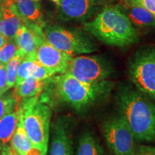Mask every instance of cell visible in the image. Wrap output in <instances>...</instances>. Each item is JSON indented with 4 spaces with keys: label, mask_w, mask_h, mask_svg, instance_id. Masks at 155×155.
I'll use <instances>...</instances> for the list:
<instances>
[{
    "label": "cell",
    "mask_w": 155,
    "mask_h": 155,
    "mask_svg": "<svg viewBox=\"0 0 155 155\" xmlns=\"http://www.w3.org/2000/svg\"><path fill=\"white\" fill-rule=\"evenodd\" d=\"M104 150L94 134L86 132L78 141L76 155H103Z\"/></svg>",
    "instance_id": "cell-19"
},
{
    "label": "cell",
    "mask_w": 155,
    "mask_h": 155,
    "mask_svg": "<svg viewBox=\"0 0 155 155\" xmlns=\"http://www.w3.org/2000/svg\"><path fill=\"white\" fill-rule=\"evenodd\" d=\"M133 155H155V147L149 145H137Z\"/></svg>",
    "instance_id": "cell-25"
},
{
    "label": "cell",
    "mask_w": 155,
    "mask_h": 155,
    "mask_svg": "<svg viewBox=\"0 0 155 155\" xmlns=\"http://www.w3.org/2000/svg\"><path fill=\"white\" fill-rule=\"evenodd\" d=\"M52 81L61 100L78 112L86 111L105 101L114 87V83L108 80L86 83L66 73L57 75Z\"/></svg>",
    "instance_id": "cell-3"
},
{
    "label": "cell",
    "mask_w": 155,
    "mask_h": 155,
    "mask_svg": "<svg viewBox=\"0 0 155 155\" xmlns=\"http://www.w3.org/2000/svg\"><path fill=\"white\" fill-rule=\"evenodd\" d=\"M122 1H124V2H127V1H132V0H122Z\"/></svg>",
    "instance_id": "cell-32"
},
{
    "label": "cell",
    "mask_w": 155,
    "mask_h": 155,
    "mask_svg": "<svg viewBox=\"0 0 155 155\" xmlns=\"http://www.w3.org/2000/svg\"><path fill=\"white\" fill-rule=\"evenodd\" d=\"M128 73L137 90L155 101V48L138 50L129 61Z\"/></svg>",
    "instance_id": "cell-6"
},
{
    "label": "cell",
    "mask_w": 155,
    "mask_h": 155,
    "mask_svg": "<svg viewBox=\"0 0 155 155\" xmlns=\"http://www.w3.org/2000/svg\"><path fill=\"white\" fill-rule=\"evenodd\" d=\"M51 1L54 2H55L56 4H58V2H60V0H51Z\"/></svg>",
    "instance_id": "cell-30"
},
{
    "label": "cell",
    "mask_w": 155,
    "mask_h": 155,
    "mask_svg": "<svg viewBox=\"0 0 155 155\" xmlns=\"http://www.w3.org/2000/svg\"><path fill=\"white\" fill-rule=\"evenodd\" d=\"M132 2L144 7L155 18V0H132Z\"/></svg>",
    "instance_id": "cell-27"
},
{
    "label": "cell",
    "mask_w": 155,
    "mask_h": 155,
    "mask_svg": "<svg viewBox=\"0 0 155 155\" xmlns=\"http://www.w3.org/2000/svg\"><path fill=\"white\" fill-rule=\"evenodd\" d=\"M2 155H19L12 148V147H9L8 145L4 147L1 150Z\"/></svg>",
    "instance_id": "cell-28"
},
{
    "label": "cell",
    "mask_w": 155,
    "mask_h": 155,
    "mask_svg": "<svg viewBox=\"0 0 155 155\" xmlns=\"http://www.w3.org/2000/svg\"><path fill=\"white\" fill-rule=\"evenodd\" d=\"M22 110L23 126L32 145L47 154L50 137L51 110L38 101V96L23 98L19 107Z\"/></svg>",
    "instance_id": "cell-4"
},
{
    "label": "cell",
    "mask_w": 155,
    "mask_h": 155,
    "mask_svg": "<svg viewBox=\"0 0 155 155\" xmlns=\"http://www.w3.org/2000/svg\"><path fill=\"white\" fill-rule=\"evenodd\" d=\"M6 42H7V39L4 37L2 32H0V49L3 47L4 45L6 43Z\"/></svg>",
    "instance_id": "cell-29"
},
{
    "label": "cell",
    "mask_w": 155,
    "mask_h": 155,
    "mask_svg": "<svg viewBox=\"0 0 155 155\" xmlns=\"http://www.w3.org/2000/svg\"><path fill=\"white\" fill-rule=\"evenodd\" d=\"M119 115L130 128L135 140L155 142V104L137 89L121 86L116 96Z\"/></svg>",
    "instance_id": "cell-1"
},
{
    "label": "cell",
    "mask_w": 155,
    "mask_h": 155,
    "mask_svg": "<svg viewBox=\"0 0 155 155\" xmlns=\"http://www.w3.org/2000/svg\"><path fill=\"white\" fill-rule=\"evenodd\" d=\"M34 1H35V2H38V1H39V0H34Z\"/></svg>",
    "instance_id": "cell-33"
},
{
    "label": "cell",
    "mask_w": 155,
    "mask_h": 155,
    "mask_svg": "<svg viewBox=\"0 0 155 155\" xmlns=\"http://www.w3.org/2000/svg\"><path fill=\"white\" fill-rule=\"evenodd\" d=\"M83 29L103 43L118 48L129 47L139 41V33L124 13L116 6H106Z\"/></svg>",
    "instance_id": "cell-2"
},
{
    "label": "cell",
    "mask_w": 155,
    "mask_h": 155,
    "mask_svg": "<svg viewBox=\"0 0 155 155\" xmlns=\"http://www.w3.org/2000/svg\"><path fill=\"white\" fill-rule=\"evenodd\" d=\"M7 86V71H6V65L0 64V95L5 94L8 90Z\"/></svg>",
    "instance_id": "cell-26"
},
{
    "label": "cell",
    "mask_w": 155,
    "mask_h": 155,
    "mask_svg": "<svg viewBox=\"0 0 155 155\" xmlns=\"http://www.w3.org/2000/svg\"><path fill=\"white\" fill-rule=\"evenodd\" d=\"M20 115L21 110L17 107L15 111L6 114L0 119V150L7 146L12 137Z\"/></svg>",
    "instance_id": "cell-16"
},
{
    "label": "cell",
    "mask_w": 155,
    "mask_h": 155,
    "mask_svg": "<svg viewBox=\"0 0 155 155\" xmlns=\"http://www.w3.org/2000/svg\"><path fill=\"white\" fill-rule=\"evenodd\" d=\"M2 16V5H0V18Z\"/></svg>",
    "instance_id": "cell-31"
},
{
    "label": "cell",
    "mask_w": 155,
    "mask_h": 155,
    "mask_svg": "<svg viewBox=\"0 0 155 155\" xmlns=\"http://www.w3.org/2000/svg\"><path fill=\"white\" fill-rule=\"evenodd\" d=\"M11 147L19 155H29L35 147L25 131L22 110L17 129L12 139Z\"/></svg>",
    "instance_id": "cell-17"
},
{
    "label": "cell",
    "mask_w": 155,
    "mask_h": 155,
    "mask_svg": "<svg viewBox=\"0 0 155 155\" xmlns=\"http://www.w3.org/2000/svg\"><path fill=\"white\" fill-rule=\"evenodd\" d=\"M25 55L20 51L19 49L17 50L16 54L13 57L9 63L6 65V71H7V86L8 88H12L15 86L16 82L17 71L20 63L22 62Z\"/></svg>",
    "instance_id": "cell-21"
},
{
    "label": "cell",
    "mask_w": 155,
    "mask_h": 155,
    "mask_svg": "<svg viewBox=\"0 0 155 155\" xmlns=\"http://www.w3.org/2000/svg\"><path fill=\"white\" fill-rule=\"evenodd\" d=\"M109 0H60L58 16L64 21L86 22L106 7Z\"/></svg>",
    "instance_id": "cell-9"
},
{
    "label": "cell",
    "mask_w": 155,
    "mask_h": 155,
    "mask_svg": "<svg viewBox=\"0 0 155 155\" xmlns=\"http://www.w3.org/2000/svg\"><path fill=\"white\" fill-rule=\"evenodd\" d=\"M17 50L18 48H17L14 39L7 40L3 47L0 49V62L1 63L5 65H7L12 58L14 57Z\"/></svg>",
    "instance_id": "cell-22"
},
{
    "label": "cell",
    "mask_w": 155,
    "mask_h": 155,
    "mask_svg": "<svg viewBox=\"0 0 155 155\" xmlns=\"http://www.w3.org/2000/svg\"><path fill=\"white\" fill-rule=\"evenodd\" d=\"M102 131L109 150L114 155H133L134 136L121 116L108 118L102 124Z\"/></svg>",
    "instance_id": "cell-8"
},
{
    "label": "cell",
    "mask_w": 155,
    "mask_h": 155,
    "mask_svg": "<svg viewBox=\"0 0 155 155\" xmlns=\"http://www.w3.org/2000/svg\"><path fill=\"white\" fill-rule=\"evenodd\" d=\"M23 21L17 12L14 0H5L2 4V16L0 18V32L8 40H13Z\"/></svg>",
    "instance_id": "cell-12"
},
{
    "label": "cell",
    "mask_w": 155,
    "mask_h": 155,
    "mask_svg": "<svg viewBox=\"0 0 155 155\" xmlns=\"http://www.w3.org/2000/svg\"><path fill=\"white\" fill-rule=\"evenodd\" d=\"M35 56L39 63L55 74L65 73L73 58L56 49L46 40L38 45Z\"/></svg>",
    "instance_id": "cell-10"
},
{
    "label": "cell",
    "mask_w": 155,
    "mask_h": 155,
    "mask_svg": "<svg viewBox=\"0 0 155 155\" xmlns=\"http://www.w3.org/2000/svg\"><path fill=\"white\" fill-rule=\"evenodd\" d=\"M114 73L111 63L97 55H81L72 58L65 73L86 83L106 81Z\"/></svg>",
    "instance_id": "cell-7"
},
{
    "label": "cell",
    "mask_w": 155,
    "mask_h": 155,
    "mask_svg": "<svg viewBox=\"0 0 155 155\" xmlns=\"http://www.w3.org/2000/svg\"><path fill=\"white\" fill-rule=\"evenodd\" d=\"M54 75H55V73L50 71L49 69H48L47 68L42 65L38 61L35 67L33 72H32V77H34L35 78L38 79V80L43 81L50 78V77H52Z\"/></svg>",
    "instance_id": "cell-24"
},
{
    "label": "cell",
    "mask_w": 155,
    "mask_h": 155,
    "mask_svg": "<svg viewBox=\"0 0 155 155\" xmlns=\"http://www.w3.org/2000/svg\"><path fill=\"white\" fill-rule=\"evenodd\" d=\"M48 79L40 81L30 77L22 81L19 86H15V95L16 98H30L37 97L41 94L45 87L47 86Z\"/></svg>",
    "instance_id": "cell-18"
},
{
    "label": "cell",
    "mask_w": 155,
    "mask_h": 155,
    "mask_svg": "<svg viewBox=\"0 0 155 155\" xmlns=\"http://www.w3.org/2000/svg\"><path fill=\"white\" fill-rule=\"evenodd\" d=\"M43 30L46 40L51 45L71 57L91 53L97 50L96 44L91 37L79 29L49 25Z\"/></svg>",
    "instance_id": "cell-5"
},
{
    "label": "cell",
    "mask_w": 155,
    "mask_h": 155,
    "mask_svg": "<svg viewBox=\"0 0 155 155\" xmlns=\"http://www.w3.org/2000/svg\"><path fill=\"white\" fill-rule=\"evenodd\" d=\"M50 155H73L72 137L63 120H58L53 125Z\"/></svg>",
    "instance_id": "cell-11"
},
{
    "label": "cell",
    "mask_w": 155,
    "mask_h": 155,
    "mask_svg": "<svg viewBox=\"0 0 155 155\" xmlns=\"http://www.w3.org/2000/svg\"><path fill=\"white\" fill-rule=\"evenodd\" d=\"M37 62H38V60L35 56V52L25 56L17 71L15 86H19L25 79L32 77V72H33Z\"/></svg>",
    "instance_id": "cell-20"
},
{
    "label": "cell",
    "mask_w": 155,
    "mask_h": 155,
    "mask_svg": "<svg viewBox=\"0 0 155 155\" xmlns=\"http://www.w3.org/2000/svg\"><path fill=\"white\" fill-rule=\"evenodd\" d=\"M17 100L15 96L9 95H0V119L6 114L13 111L15 108L17 107Z\"/></svg>",
    "instance_id": "cell-23"
},
{
    "label": "cell",
    "mask_w": 155,
    "mask_h": 155,
    "mask_svg": "<svg viewBox=\"0 0 155 155\" xmlns=\"http://www.w3.org/2000/svg\"><path fill=\"white\" fill-rule=\"evenodd\" d=\"M23 24H35L45 28L41 7L34 0H14Z\"/></svg>",
    "instance_id": "cell-14"
},
{
    "label": "cell",
    "mask_w": 155,
    "mask_h": 155,
    "mask_svg": "<svg viewBox=\"0 0 155 155\" xmlns=\"http://www.w3.org/2000/svg\"><path fill=\"white\" fill-rule=\"evenodd\" d=\"M45 40L46 39L37 36L25 25L19 28L14 38L17 48L25 55L35 53L38 45Z\"/></svg>",
    "instance_id": "cell-15"
},
{
    "label": "cell",
    "mask_w": 155,
    "mask_h": 155,
    "mask_svg": "<svg viewBox=\"0 0 155 155\" xmlns=\"http://www.w3.org/2000/svg\"><path fill=\"white\" fill-rule=\"evenodd\" d=\"M117 7L132 24L141 28H155V18L144 7L132 1H122Z\"/></svg>",
    "instance_id": "cell-13"
}]
</instances>
